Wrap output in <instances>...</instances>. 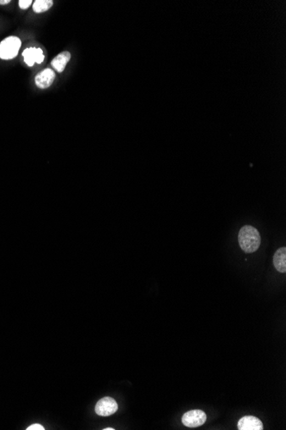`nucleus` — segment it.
<instances>
[{
  "mask_svg": "<svg viewBox=\"0 0 286 430\" xmlns=\"http://www.w3.org/2000/svg\"><path fill=\"white\" fill-rule=\"evenodd\" d=\"M56 75L52 69H45L35 77V84L40 89H46L52 85Z\"/></svg>",
  "mask_w": 286,
  "mask_h": 430,
  "instance_id": "nucleus-7",
  "label": "nucleus"
},
{
  "mask_svg": "<svg viewBox=\"0 0 286 430\" xmlns=\"http://www.w3.org/2000/svg\"><path fill=\"white\" fill-rule=\"evenodd\" d=\"M273 266L277 272L280 273L286 272V249L285 247L280 248L275 252L273 256Z\"/></svg>",
  "mask_w": 286,
  "mask_h": 430,
  "instance_id": "nucleus-8",
  "label": "nucleus"
},
{
  "mask_svg": "<svg viewBox=\"0 0 286 430\" xmlns=\"http://www.w3.org/2000/svg\"><path fill=\"white\" fill-rule=\"evenodd\" d=\"M32 3H33L32 0H20L19 6H20L21 9H28L29 6H31Z\"/></svg>",
  "mask_w": 286,
  "mask_h": 430,
  "instance_id": "nucleus-11",
  "label": "nucleus"
},
{
  "mask_svg": "<svg viewBox=\"0 0 286 430\" xmlns=\"http://www.w3.org/2000/svg\"><path fill=\"white\" fill-rule=\"evenodd\" d=\"M239 430H262L263 423L260 419L254 416H244L238 421Z\"/></svg>",
  "mask_w": 286,
  "mask_h": 430,
  "instance_id": "nucleus-5",
  "label": "nucleus"
},
{
  "mask_svg": "<svg viewBox=\"0 0 286 430\" xmlns=\"http://www.w3.org/2000/svg\"><path fill=\"white\" fill-rule=\"evenodd\" d=\"M9 3H11L10 0H0V5H7Z\"/></svg>",
  "mask_w": 286,
  "mask_h": 430,
  "instance_id": "nucleus-13",
  "label": "nucleus"
},
{
  "mask_svg": "<svg viewBox=\"0 0 286 430\" xmlns=\"http://www.w3.org/2000/svg\"><path fill=\"white\" fill-rule=\"evenodd\" d=\"M117 403L111 397H105L100 399L95 405V413L100 416H108L117 412Z\"/></svg>",
  "mask_w": 286,
  "mask_h": 430,
  "instance_id": "nucleus-4",
  "label": "nucleus"
},
{
  "mask_svg": "<svg viewBox=\"0 0 286 430\" xmlns=\"http://www.w3.org/2000/svg\"><path fill=\"white\" fill-rule=\"evenodd\" d=\"M20 39L15 36L6 38L0 43V58L12 59L18 55L20 49Z\"/></svg>",
  "mask_w": 286,
  "mask_h": 430,
  "instance_id": "nucleus-2",
  "label": "nucleus"
},
{
  "mask_svg": "<svg viewBox=\"0 0 286 430\" xmlns=\"http://www.w3.org/2000/svg\"><path fill=\"white\" fill-rule=\"evenodd\" d=\"M44 429H45V428H44L43 426H41V425H40V424H38V423H36V424L31 425V426H29V427H28V428H27V430H44Z\"/></svg>",
  "mask_w": 286,
  "mask_h": 430,
  "instance_id": "nucleus-12",
  "label": "nucleus"
},
{
  "mask_svg": "<svg viewBox=\"0 0 286 430\" xmlns=\"http://www.w3.org/2000/svg\"><path fill=\"white\" fill-rule=\"evenodd\" d=\"M70 57L72 55L67 51L61 52L52 59L51 65L57 72L63 73V70L65 69L66 65L70 60Z\"/></svg>",
  "mask_w": 286,
  "mask_h": 430,
  "instance_id": "nucleus-9",
  "label": "nucleus"
},
{
  "mask_svg": "<svg viewBox=\"0 0 286 430\" xmlns=\"http://www.w3.org/2000/svg\"><path fill=\"white\" fill-rule=\"evenodd\" d=\"M261 237L258 229L251 225L243 226L238 233V243L246 254H253L260 247Z\"/></svg>",
  "mask_w": 286,
  "mask_h": 430,
  "instance_id": "nucleus-1",
  "label": "nucleus"
},
{
  "mask_svg": "<svg viewBox=\"0 0 286 430\" xmlns=\"http://www.w3.org/2000/svg\"><path fill=\"white\" fill-rule=\"evenodd\" d=\"M23 57H24V61L29 67H33L34 64L42 63L44 61L43 51L40 48H35V47H30L28 49H25L23 52Z\"/></svg>",
  "mask_w": 286,
  "mask_h": 430,
  "instance_id": "nucleus-6",
  "label": "nucleus"
},
{
  "mask_svg": "<svg viewBox=\"0 0 286 430\" xmlns=\"http://www.w3.org/2000/svg\"><path fill=\"white\" fill-rule=\"evenodd\" d=\"M53 6L52 0H36L33 4V10L36 13H42V12L48 11Z\"/></svg>",
  "mask_w": 286,
  "mask_h": 430,
  "instance_id": "nucleus-10",
  "label": "nucleus"
},
{
  "mask_svg": "<svg viewBox=\"0 0 286 430\" xmlns=\"http://www.w3.org/2000/svg\"><path fill=\"white\" fill-rule=\"evenodd\" d=\"M206 421V413L201 410H192L183 414L182 422L188 427H197L203 425Z\"/></svg>",
  "mask_w": 286,
  "mask_h": 430,
  "instance_id": "nucleus-3",
  "label": "nucleus"
},
{
  "mask_svg": "<svg viewBox=\"0 0 286 430\" xmlns=\"http://www.w3.org/2000/svg\"><path fill=\"white\" fill-rule=\"evenodd\" d=\"M104 430H114L115 428H112V427H106V428H103Z\"/></svg>",
  "mask_w": 286,
  "mask_h": 430,
  "instance_id": "nucleus-14",
  "label": "nucleus"
}]
</instances>
